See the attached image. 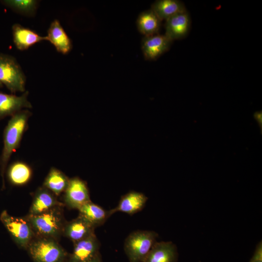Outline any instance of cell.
I'll return each mask as SVG.
<instances>
[{"label":"cell","mask_w":262,"mask_h":262,"mask_svg":"<svg viewBox=\"0 0 262 262\" xmlns=\"http://www.w3.org/2000/svg\"><path fill=\"white\" fill-rule=\"evenodd\" d=\"M162 20L151 9L141 12L136 20L138 31L144 36L159 33Z\"/></svg>","instance_id":"ffe728a7"},{"label":"cell","mask_w":262,"mask_h":262,"mask_svg":"<svg viewBox=\"0 0 262 262\" xmlns=\"http://www.w3.org/2000/svg\"><path fill=\"white\" fill-rule=\"evenodd\" d=\"M31 113L22 110L13 115L6 125L3 133V148L0 156V174L2 179V189L5 186V174L12 154L20 146L27 126Z\"/></svg>","instance_id":"6da1fadb"},{"label":"cell","mask_w":262,"mask_h":262,"mask_svg":"<svg viewBox=\"0 0 262 262\" xmlns=\"http://www.w3.org/2000/svg\"><path fill=\"white\" fill-rule=\"evenodd\" d=\"M27 249L35 262H63L66 252L53 239L35 237Z\"/></svg>","instance_id":"277c9868"},{"label":"cell","mask_w":262,"mask_h":262,"mask_svg":"<svg viewBox=\"0 0 262 262\" xmlns=\"http://www.w3.org/2000/svg\"><path fill=\"white\" fill-rule=\"evenodd\" d=\"M150 9L162 21L187 11L183 2L179 0H157Z\"/></svg>","instance_id":"d6986e66"},{"label":"cell","mask_w":262,"mask_h":262,"mask_svg":"<svg viewBox=\"0 0 262 262\" xmlns=\"http://www.w3.org/2000/svg\"><path fill=\"white\" fill-rule=\"evenodd\" d=\"M9 182L14 186H21L31 180L33 171L31 166L22 161H16L10 164L6 170Z\"/></svg>","instance_id":"ac0fdd59"},{"label":"cell","mask_w":262,"mask_h":262,"mask_svg":"<svg viewBox=\"0 0 262 262\" xmlns=\"http://www.w3.org/2000/svg\"><path fill=\"white\" fill-rule=\"evenodd\" d=\"M4 2L12 8L23 13H30L36 8V1L33 0H7Z\"/></svg>","instance_id":"603a6c76"},{"label":"cell","mask_w":262,"mask_h":262,"mask_svg":"<svg viewBox=\"0 0 262 262\" xmlns=\"http://www.w3.org/2000/svg\"><path fill=\"white\" fill-rule=\"evenodd\" d=\"M99 242L95 233L74 243L69 262H86L99 253Z\"/></svg>","instance_id":"30bf717a"},{"label":"cell","mask_w":262,"mask_h":262,"mask_svg":"<svg viewBox=\"0 0 262 262\" xmlns=\"http://www.w3.org/2000/svg\"><path fill=\"white\" fill-rule=\"evenodd\" d=\"M69 179L61 170L51 167L46 176L43 186L56 196H59L66 190Z\"/></svg>","instance_id":"7402d4cb"},{"label":"cell","mask_w":262,"mask_h":262,"mask_svg":"<svg viewBox=\"0 0 262 262\" xmlns=\"http://www.w3.org/2000/svg\"><path fill=\"white\" fill-rule=\"evenodd\" d=\"M3 85L0 83V88L2 87Z\"/></svg>","instance_id":"484cf974"},{"label":"cell","mask_w":262,"mask_h":262,"mask_svg":"<svg viewBox=\"0 0 262 262\" xmlns=\"http://www.w3.org/2000/svg\"><path fill=\"white\" fill-rule=\"evenodd\" d=\"M158 234L150 230L131 233L124 242V249L130 262H143L156 242Z\"/></svg>","instance_id":"3957f363"},{"label":"cell","mask_w":262,"mask_h":262,"mask_svg":"<svg viewBox=\"0 0 262 262\" xmlns=\"http://www.w3.org/2000/svg\"><path fill=\"white\" fill-rule=\"evenodd\" d=\"M62 206L53 208L37 215H27L26 217L36 237L47 238L58 241L63 235L66 221Z\"/></svg>","instance_id":"7a4b0ae2"},{"label":"cell","mask_w":262,"mask_h":262,"mask_svg":"<svg viewBox=\"0 0 262 262\" xmlns=\"http://www.w3.org/2000/svg\"><path fill=\"white\" fill-rule=\"evenodd\" d=\"M56 196L43 186L39 187L35 192L32 203L28 215H34L46 212L53 208L63 206Z\"/></svg>","instance_id":"8fae6325"},{"label":"cell","mask_w":262,"mask_h":262,"mask_svg":"<svg viewBox=\"0 0 262 262\" xmlns=\"http://www.w3.org/2000/svg\"><path fill=\"white\" fill-rule=\"evenodd\" d=\"M46 36L47 40L49 41L59 52L66 54L71 49L70 39L58 20L51 22Z\"/></svg>","instance_id":"2e32d148"},{"label":"cell","mask_w":262,"mask_h":262,"mask_svg":"<svg viewBox=\"0 0 262 262\" xmlns=\"http://www.w3.org/2000/svg\"><path fill=\"white\" fill-rule=\"evenodd\" d=\"M172 42L164 34L144 36L141 49L144 58L150 61L157 59L169 49Z\"/></svg>","instance_id":"ba28073f"},{"label":"cell","mask_w":262,"mask_h":262,"mask_svg":"<svg viewBox=\"0 0 262 262\" xmlns=\"http://www.w3.org/2000/svg\"><path fill=\"white\" fill-rule=\"evenodd\" d=\"M0 83L12 93L24 92L25 77L17 62L11 56L0 54Z\"/></svg>","instance_id":"8992f818"},{"label":"cell","mask_w":262,"mask_h":262,"mask_svg":"<svg viewBox=\"0 0 262 262\" xmlns=\"http://www.w3.org/2000/svg\"><path fill=\"white\" fill-rule=\"evenodd\" d=\"M178 253L171 242H156L143 262H177Z\"/></svg>","instance_id":"9a60e30c"},{"label":"cell","mask_w":262,"mask_h":262,"mask_svg":"<svg viewBox=\"0 0 262 262\" xmlns=\"http://www.w3.org/2000/svg\"><path fill=\"white\" fill-rule=\"evenodd\" d=\"M249 262H262V244L261 241L257 245Z\"/></svg>","instance_id":"cb8c5ba5"},{"label":"cell","mask_w":262,"mask_h":262,"mask_svg":"<svg viewBox=\"0 0 262 262\" xmlns=\"http://www.w3.org/2000/svg\"><path fill=\"white\" fill-rule=\"evenodd\" d=\"M86 262H101V257L99 253L92 259Z\"/></svg>","instance_id":"d4e9b609"},{"label":"cell","mask_w":262,"mask_h":262,"mask_svg":"<svg viewBox=\"0 0 262 262\" xmlns=\"http://www.w3.org/2000/svg\"><path fill=\"white\" fill-rule=\"evenodd\" d=\"M14 43L16 48L20 50L27 49L35 44L47 40L46 36H42L30 29L18 24L12 27Z\"/></svg>","instance_id":"e0dca14e"},{"label":"cell","mask_w":262,"mask_h":262,"mask_svg":"<svg viewBox=\"0 0 262 262\" xmlns=\"http://www.w3.org/2000/svg\"><path fill=\"white\" fill-rule=\"evenodd\" d=\"M147 199V197L143 193L130 192L121 197L116 207L109 211V215L118 212L130 215L134 214L144 208Z\"/></svg>","instance_id":"5bb4252c"},{"label":"cell","mask_w":262,"mask_h":262,"mask_svg":"<svg viewBox=\"0 0 262 262\" xmlns=\"http://www.w3.org/2000/svg\"><path fill=\"white\" fill-rule=\"evenodd\" d=\"M191 17L188 12H181L165 20L164 34L172 41L185 37L190 29Z\"/></svg>","instance_id":"9c48e42d"},{"label":"cell","mask_w":262,"mask_h":262,"mask_svg":"<svg viewBox=\"0 0 262 262\" xmlns=\"http://www.w3.org/2000/svg\"><path fill=\"white\" fill-rule=\"evenodd\" d=\"M95 227L79 215L76 218L66 222L63 235L68 238L74 244L95 233Z\"/></svg>","instance_id":"4fadbf2b"},{"label":"cell","mask_w":262,"mask_h":262,"mask_svg":"<svg viewBox=\"0 0 262 262\" xmlns=\"http://www.w3.org/2000/svg\"><path fill=\"white\" fill-rule=\"evenodd\" d=\"M64 193L65 204L71 209L78 210L91 200L85 182L78 177L69 179L68 185Z\"/></svg>","instance_id":"52a82bcc"},{"label":"cell","mask_w":262,"mask_h":262,"mask_svg":"<svg viewBox=\"0 0 262 262\" xmlns=\"http://www.w3.org/2000/svg\"><path fill=\"white\" fill-rule=\"evenodd\" d=\"M78 210L79 212V215L95 228L104 224L110 217L109 211L105 210L91 200L83 204Z\"/></svg>","instance_id":"44dd1931"},{"label":"cell","mask_w":262,"mask_h":262,"mask_svg":"<svg viewBox=\"0 0 262 262\" xmlns=\"http://www.w3.org/2000/svg\"><path fill=\"white\" fill-rule=\"evenodd\" d=\"M28 95V91L20 96L0 92V119L12 116L23 108H32L27 98Z\"/></svg>","instance_id":"7c38bea8"},{"label":"cell","mask_w":262,"mask_h":262,"mask_svg":"<svg viewBox=\"0 0 262 262\" xmlns=\"http://www.w3.org/2000/svg\"><path fill=\"white\" fill-rule=\"evenodd\" d=\"M0 220L16 244L27 249L35 235L26 218L12 216L3 210L0 214Z\"/></svg>","instance_id":"5b68a950"}]
</instances>
